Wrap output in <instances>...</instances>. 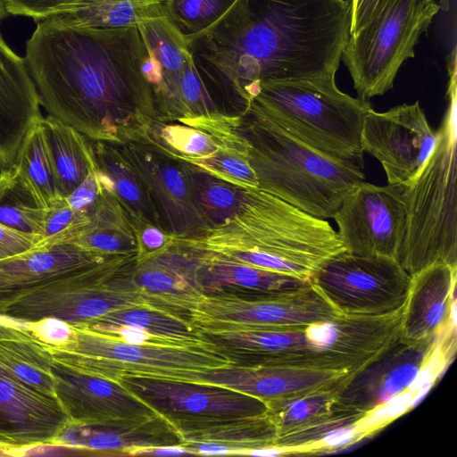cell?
I'll return each instance as SVG.
<instances>
[{
  "mask_svg": "<svg viewBox=\"0 0 457 457\" xmlns=\"http://www.w3.org/2000/svg\"><path fill=\"white\" fill-rule=\"evenodd\" d=\"M25 61L39 103L94 140L154 111L156 66L137 27L79 28L37 22Z\"/></svg>",
  "mask_w": 457,
  "mask_h": 457,
  "instance_id": "obj_1",
  "label": "cell"
},
{
  "mask_svg": "<svg viewBox=\"0 0 457 457\" xmlns=\"http://www.w3.org/2000/svg\"><path fill=\"white\" fill-rule=\"evenodd\" d=\"M349 35V0H237L187 44L201 78L247 104L262 83L336 74Z\"/></svg>",
  "mask_w": 457,
  "mask_h": 457,
  "instance_id": "obj_2",
  "label": "cell"
},
{
  "mask_svg": "<svg viewBox=\"0 0 457 457\" xmlns=\"http://www.w3.org/2000/svg\"><path fill=\"white\" fill-rule=\"evenodd\" d=\"M403 307L389 315L336 319L274 328L198 329L231 365L277 366L356 374L401 338Z\"/></svg>",
  "mask_w": 457,
  "mask_h": 457,
  "instance_id": "obj_3",
  "label": "cell"
},
{
  "mask_svg": "<svg viewBox=\"0 0 457 457\" xmlns=\"http://www.w3.org/2000/svg\"><path fill=\"white\" fill-rule=\"evenodd\" d=\"M174 245L192 250H251L266 259L270 270L311 280L324 262L345 251L336 230L259 187L243 188L239 212L228 221Z\"/></svg>",
  "mask_w": 457,
  "mask_h": 457,
  "instance_id": "obj_4",
  "label": "cell"
},
{
  "mask_svg": "<svg viewBox=\"0 0 457 457\" xmlns=\"http://www.w3.org/2000/svg\"><path fill=\"white\" fill-rule=\"evenodd\" d=\"M245 129L258 187L320 219L332 218L344 198L365 180L362 166L327 156L251 107Z\"/></svg>",
  "mask_w": 457,
  "mask_h": 457,
  "instance_id": "obj_5",
  "label": "cell"
},
{
  "mask_svg": "<svg viewBox=\"0 0 457 457\" xmlns=\"http://www.w3.org/2000/svg\"><path fill=\"white\" fill-rule=\"evenodd\" d=\"M335 78L264 82L248 106L321 154L364 167L361 135L372 106L341 91Z\"/></svg>",
  "mask_w": 457,
  "mask_h": 457,
  "instance_id": "obj_6",
  "label": "cell"
},
{
  "mask_svg": "<svg viewBox=\"0 0 457 457\" xmlns=\"http://www.w3.org/2000/svg\"><path fill=\"white\" fill-rule=\"evenodd\" d=\"M448 96L434 150L414 183L403 187L406 228L398 262L411 276L437 262L457 265L456 86Z\"/></svg>",
  "mask_w": 457,
  "mask_h": 457,
  "instance_id": "obj_7",
  "label": "cell"
},
{
  "mask_svg": "<svg viewBox=\"0 0 457 457\" xmlns=\"http://www.w3.org/2000/svg\"><path fill=\"white\" fill-rule=\"evenodd\" d=\"M46 345L54 361L116 382L123 375L187 381L192 372L230 364L204 344L130 343L85 326L71 325L62 345Z\"/></svg>",
  "mask_w": 457,
  "mask_h": 457,
  "instance_id": "obj_8",
  "label": "cell"
},
{
  "mask_svg": "<svg viewBox=\"0 0 457 457\" xmlns=\"http://www.w3.org/2000/svg\"><path fill=\"white\" fill-rule=\"evenodd\" d=\"M136 262L137 254L117 255L56 277L11 304L1 317L29 325L56 319L76 326L121 308L149 305L122 277Z\"/></svg>",
  "mask_w": 457,
  "mask_h": 457,
  "instance_id": "obj_9",
  "label": "cell"
},
{
  "mask_svg": "<svg viewBox=\"0 0 457 457\" xmlns=\"http://www.w3.org/2000/svg\"><path fill=\"white\" fill-rule=\"evenodd\" d=\"M436 0H387L358 31L349 35L341 60L358 96L368 100L394 87L402 64L439 11Z\"/></svg>",
  "mask_w": 457,
  "mask_h": 457,
  "instance_id": "obj_10",
  "label": "cell"
},
{
  "mask_svg": "<svg viewBox=\"0 0 457 457\" xmlns=\"http://www.w3.org/2000/svg\"><path fill=\"white\" fill-rule=\"evenodd\" d=\"M312 282L343 315L380 317L404 306L411 275L395 259L344 251L327 260Z\"/></svg>",
  "mask_w": 457,
  "mask_h": 457,
  "instance_id": "obj_11",
  "label": "cell"
},
{
  "mask_svg": "<svg viewBox=\"0 0 457 457\" xmlns=\"http://www.w3.org/2000/svg\"><path fill=\"white\" fill-rule=\"evenodd\" d=\"M342 315L311 282L282 293L204 295L188 319L198 329L274 328L309 325Z\"/></svg>",
  "mask_w": 457,
  "mask_h": 457,
  "instance_id": "obj_12",
  "label": "cell"
},
{
  "mask_svg": "<svg viewBox=\"0 0 457 457\" xmlns=\"http://www.w3.org/2000/svg\"><path fill=\"white\" fill-rule=\"evenodd\" d=\"M118 382L180 431L268 411L256 397L213 384L153 376L123 375Z\"/></svg>",
  "mask_w": 457,
  "mask_h": 457,
  "instance_id": "obj_13",
  "label": "cell"
},
{
  "mask_svg": "<svg viewBox=\"0 0 457 457\" xmlns=\"http://www.w3.org/2000/svg\"><path fill=\"white\" fill-rule=\"evenodd\" d=\"M332 218L345 251L398 262L406 228L403 186L364 180L344 198Z\"/></svg>",
  "mask_w": 457,
  "mask_h": 457,
  "instance_id": "obj_14",
  "label": "cell"
},
{
  "mask_svg": "<svg viewBox=\"0 0 457 457\" xmlns=\"http://www.w3.org/2000/svg\"><path fill=\"white\" fill-rule=\"evenodd\" d=\"M431 129L419 102L403 104L383 112L371 108L365 114L361 149L376 158L386 175L387 184L411 186L418 179L436 145Z\"/></svg>",
  "mask_w": 457,
  "mask_h": 457,
  "instance_id": "obj_15",
  "label": "cell"
},
{
  "mask_svg": "<svg viewBox=\"0 0 457 457\" xmlns=\"http://www.w3.org/2000/svg\"><path fill=\"white\" fill-rule=\"evenodd\" d=\"M71 424L58 400L44 395L0 366V452L55 446Z\"/></svg>",
  "mask_w": 457,
  "mask_h": 457,
  "instance_id": "obj_16",
  "label": "cell"
},
{
  "mask_svg": "<svg viewBox=\"0 0 457 457\" xmlns=\"http://www.w3.org/2000/svg\"><path fill=\"white\" fill-rule=\"evenodd\" d=\"M55 397L73 425L144 420L157 414L119 382L75 370L53 359Z\"/></svg>",
  "mask_w": 457,
  "mask_h": 457,
  "instance_id": "obj_17",
  "label": "cell"
},
{
  "mask_svg": "<svg viewBox=\"0 0 457 457\" xmlns=\"http://www.w3.org/2000/svg\"><path fill=\"white\" fill-rule=\"evenodd\" d=\"M439 336L420 341L400 338L347 381L336 404L369 413L401 394L432 357Z\"/></svg>",
  "mask_w": 457,
  "mask_h": 457,
  "instance_id": "obj_18",
  "label": "cell"
},
{
  "mask_svg": "<svg viewBox=\"0 0 457 457\" xmlns=\"http://www.w3.org/2000/svg\"><path fill=\"white\" fill-rule=\"evenodd\" d=\"M353 375L335 370L229 364L192 372L187 381L218 385L267 403L318 390L342 389Z\"/></svg>",
  "mask_w": 457,
  "mask_h": 457,
  "instance_id": "obj_19",
  "label": "cell"
},
{
  "mask_svg": "<svg viewBox=\"0 0 457 457\" xmlns=\"http://www.w3.org/2000/svg\"><path fill=\"white\" fill-rule=\"evenodd\" d=\"M198 264L193 253L170 245L136 262L124 277L150 306L188 319L190 311L204 295L197 279Z\"/></svg>",
  "mask_w": 457,
  "mask_h": 457,
  "instance_id": "obj_20",
  "label": "cell"
},
{
  "mask_svg": "<svg viewBox=\"0 0 457 457\" xmlns=\"http://www.w3.org/2000/svg\"><path fill=\"white\" fill-rule=\"evenodd\" d=\"M39 96L25 58L0 34V170L12 168L31 128L42 118Z\"/></svg>",
  "mask_w": 457,
  "mask_h": 457,
  "instance_id": "obj_21",
  "label": "cell"
},
{
  "mask_svg": "<svg viewBox=\"0 0 457 457\" xmlns=\"http://www.w3.org/2000/svg\"><path fill=\"white\" fill-rule=\"evenodd\" d=\"M457 265L432 263L411 276L403 306L401 339L438 337L455 321Z\"/></svg>",
  "mask_w": 457,
  "mask_h": 457,
  "instance_id": "obj_22",
  "label": "cell"
},
{
  "mask_svg": "<svg viewBox=\"0 0 457 457\" xmlns=\"http://www.w3.org/2000/svg\"><path fill=\"white\" fill-rule=\"evenodd\" d=\"M105 255L62 243L0 260V316L19 299L70 271L103 262Z\"/></svg>",
  "mask_w": 457,
  "mask_h": 457,
  "instance_id": "obj_23",
  "label": "cell"
},
{
  "mask_svg": "<svg viewBox=\"0 0 457 457\" xmlns=\"http://www.w3.org/2000/svg\"><path fill=\"white\" fill-rule=\"evenodd\" d=\"M178 430L156 415L144 420H122L96 425L70 424L54 447L93 452L104 455H129L153 446L182 445Z\"/></svg>",
  "mask_w": 457,
  "mask_h": 457,
  "instance_id": "obj_24",
  "label": "cell"
},
{
  "mask_svg": "<svg viewBox=\"0 0 457 457\" xmlns=\"http://www.w3.org/2000/svg\"><path fill=\"white\" fill-rule=\"evenodd\" d=\"M186 250L192 252L199 262L197 279L204 295L220 292L282 293L300 289L312 282L281 272L219 260L202 252Z\"/></svg>",
  "mask_w": 457,
  "mask_h": 457,
  "instance_id": "obj_25",
  "label": "cell"
},
{
  "mask_svg": "<svg viewBox=\"0 0 457 457\" xmlns=\"http://www.w3.org/2000/svg\"><path fill=\"white\" fill-rule=\"evenodd\" d=\"M137 169L159 197L176 237L201 235L207 224L197 211L186 175L170 163L154 161L152 156H135Z\"/></svg>",
  "mask_w": 457,
  "mask_h": 457,
  "instance_id": "obj_26",
  "label": "cell"
},
{
  "mask_svg": "<svg viewBox=\"0 0 457 457\" xmlns=\"http://www.w3.org/2000/svg\"><path fill=\"white\" fill-rule=\"evenodd\" d=\"M168 0H77L46 18L79 28L137 27L144 21L166 17Z\"/></svg>",
  "mask_w": 457,
  "mask_h": 457,
  "instance_id": "obj_27",
  "label": "cell"
},
{
  "mask_svg": "<svg viewBox=\"0 0 457 457\" xmlns=\"http://www.w3.org/2000/svg\"><path fill=\"white\" fill-rule=\"evenodd\" d=\"M59 195L67 197L95 167L91 145L80 132L60 120L41 118Z\"/></svg>",
  "mask_w": 457,
  "mask_h": 457,
  "instance_id": "obj_28",
  "label": "cell"
},
{
  "mask_svg": "<svg viewBox=\"0 0 457 457\" xmlns=\"http://www.w3.org/2000/svg\"><path fill=\"white\" fill-rule=\"evenodd\" d=\"M137 29L156 66L158 84L154 94L162 102L174 90L185 64L192 57L188 44L167 17L144 21Z\"/></svg>",
  "mask_w": 457,
  "mask_h": 457,
  "instance_id": "obj_29",
  "label": "cell"
},
{
  "mask_svg": "<svg viewBox=\"0 0 457 457\" xmlns=\"http://www.w3.org/2000/svg\"><path fill=\"white\" fill-rule=\"evenodd\" d=\"M91 328L126 327L172 345L203 344L189 319L149 305L121 308L84 325Z\"/></svg>",
  "mask_w": 457,
  "mask_h": 457,
  "instance_id": "obj_30",
  "label": "cell"
},
{
  "mask_svg": "<svg viewBox=\"0 0 457 457\" xmlns=\"http://www.w3.org/2000/svg\"><path fill=\"white\" fill-rule=\"evenodd\" d=\"M179 435L184 443H217L235 450L236 455H245L253 449L273 446L277 428L266 412L194 427Z\"/></svg>",
  "mask_w": 457,
  "mask_h": 457,
  "instance_id": "obj_31",
  "label": "cell"
},
{
  "mask_svg": "<svg viewBox=\"0 0 457 457\" xmlns=\"http://www.w3.org/2000/svg\"><path fill=\"white\" fill-rule=\"evenodd\" d=\"M11 169L43 208L61 197L41 119L24 137Z\"/></svg>",
  "mask_w": 457,
  "mask_h": 457,
  "instance_id": "obj_32",
  "label": "cell"
},
{
  "mask_svg": "<svg viewBox=\"0 0 457 457\" xmlns=\"http://www.w3.org/2000/svg\"><path fill=\"white\" fill-rule=\"evenodd\" d=\"M52 361L46 343L38 338L0 340V366L33 389L55 397Z\"/></svg>",
  "mask_w": 457,
  "mask_h": 457,
  "instance_id": "obj_33",
  "label": "cell"
},
{
  "mask_svg": "<svg viewBox=\"0 0 457 457\" xmlns=\"http://www.w3.org/2000/svg\"><path fill=\"white\" fill-rule=\"evenodd\" d=\"M185 175L193 202L206 224L209 220L212 226L220 225L239 212L243 202V188L204 171L195 172L186 169Z\"/></svg>",
  "mask_w": 457,
  "mask_h": 457,
  "instance_id": "obj_34",
  "label": "cell"
},
{
  "mask_svg": "<svg viewBox=\"0 0 457 457\" xmlns=\"http://www.w3.org/2000/svg\"><path fill=\"white\" fill-rule=\"evenodd\" d=\"M341 389H324L267 403L277 436L303 428L330 415Z\"/></svg>",
  "mask_w": 457,
  "mask_h": 457,
  "instance_id": "obj_35",
  "label": "cell"
},
{
  "mask_svg": "<svg viewBox=\"0 0 457 457\" xmlns=\"http://www.w3.org/2000/svg\"><path fill=\"white\" fill-rule=\"evenodd\" d=\"M46 212L12 170L9 179L0 187V223L41 237Z\"/></svg>",
  "mask_w": 457,
  "mask_h": 457,
  "instance_id": "obj_36",
  "label": "cell"
},
{
  "mask_svg": "<svg viewBox=\"0 0 457 457\" xmlns=\"http://www.w3.org/2000/svg\"><path fill=\"white\" fill-rule=\"evenodd\" d=\"M237 0H168L166 17L187 42L204 33Z\"/></svg>",
  "mask_w": 457,
  "mask_h": 457,
  "instance_id": "obj_37",
  "label": "cell"
},
{
  "mask_svg": "<svg viewBox=\"0 0 457 457\" xmlns=\"http://www.w3.org/2000/svg\"><path fill=\"white\" fill-rule=\"evenodd\" d=\"M96 141L91 145L96 169L110 179L112 186L110 194L115 190L126 206L135 212L137 218L144 217L146 201L137 178L126 163L114 159L112 149L104 141Z\"/></svg>",
  "mask_w": 457,
  "mask_h": 457,
  "instance_id": "obj_38",
  "label": "cell"
},
{
  "mask_svg": "<svg viewBox=\"0 0 457 457\" xmlns=\"http://www.w3.org/2000/svg\"><path fill=\"white\" fill-rule=\"evenodd\" d=\"M212 177L233 186L258 187L256 174L248 160L247 144L245 146H221L208 157L187 160Z\"/></svg>",
  "mask_w": 457,
  "mask_h": 457,
  "instance_id": "obj_39",
  "label": "cell"
},
{
  "mask_svg": "<svg viewBox=\"0 0 457 457\" xmlns=\"http://www.w3.org/2000/svg\"><path fill=\"white\" fill-rule=\"evenodd\" d=\"M185 114H212L213 102L191 57L185 64L172 93L162 103Z\"/></svg>",
  "mask_w": 457,
  "mask_h": 457,
  "instance_id": "obj_40",
  "label": "cell"
},
{
  "mask_svg": "<svg viewBox=\"0 0 457 457\" xmlns=\"http://www.w3.org/2000/svg\"><path fill=\"white\" fill-rule=\"evenodd\" d=\"M87 220L88 217L73 211L64 197L58 198L47 209L37 247L66 243Z\"/></svg>",
  "mask_w": 457,
  "mask_h": 457,
  "instance_id": "obj_41",
  "label": "cell"
},
{
  "mask_svg": "<svg viewBox=\"0 0 457 457\" xmlns=\"http://www.w3.org/2000/svg\"><path fill=\"white\" fill-rule=\"evenodd\" d=\"M161 137L185 160L208 157L221 147L205 132L180 125L165 126Z\"/></svg>",
  "mask_w": 457,
  "mask_h": 457,
  "instance_id": "obj_42",
  "label": "cell"
},
{
  "mask_svg": "<svg viewBox=\"0 0 457 457\" xmlns=\"http://www.w3.org/2000/svg\"><path fill=\"white\" fill-rule=\"evenodd\" d=\"M101 194L102 189L95 165L85 179L65 199L73 211L89 217L96 209Z\"/></svg>",
  "mask_w": 457,
  "mask_h": 457,
  "instance_id": "obj_43",
  "label": "cell"
},
{
  "mask_svg": "<svg viewBox=\"0 0 457 457\" xmlns=\"http://www.w3.org/2000/svg\"><path fill=\"white\" fill-rule=\"evenodd\" d=\"M77 0H4L6 12L14 16L45 20Z\"/></svg>",
  "mask_w": 457,
  "mask_h": 457,
  "instance_id": "obj_44",
  "label": "cell"
},
{
  "mask_svg": "<svg viewBox=\"0 0 457 457\" xmlns=\"http://www.w3.org/2000/svg\"><path fill=\"white\" fill-rule=\"evenodd\" d=\"M41 237L27 234L0 223V260L10 258L37 247Z\"/></svg>",
  "mask_w": 457,
  "mask_h": 457,
  "instance_id": "obj_45",
  "label": "cell"
},
{
  "mask_svg": "<svg viewBox=\"0 0 457 457\" xmlns=\"http://www.w3.org/2000/svg\"><path fill=\"white\" fill-rule=\"evenodd\" d=\"M387 0H349L350 34L358 31L369 22Z\"/></svg>",
  "mask_w": 457,
  "mask_h": 457,
  "instance_id": "obj_46",
  "label": "cell"
},
{
  "mask_svg": "<svg viewBox=\"0 0 457 457\" xmlns=\"http://www.w3.org/2000/svg\"><path fill=\"white\" fill-rule=\"evenodd\" d=\"M14 338H37L34 325L17 322L0 316V340Z\"/></svg>",
  "mask_w": 457,
  "mask_h": 457,
  "instance_id": "obj_47",
  "label": "cell"
},
{
  "mask_svg": "<svg viewBox=\"0 0 457 457\" xmlns=\"http://www.w3.org/2000/svg\"><path fill=\"white\" fill-rule=\"evenodd\" d=\"M198 455L193 448L182 445L145 447L132 451L129 456H182Z\"/></svg>",
  "mask_w": 457,
  "mask_h": 457,
  "instance_id": "obj_48",
  "label": "cell"
},
{
  "mask_svg": "<svg viewBox=\"0 0 457 457\" xmlns=\"http://www.w3.org/2000/svg\"><path fill=\"white\" fill-rule=\"evenodd\" d=\"M182 446L193 448L198 455H236V451L212 442H187Z\"/></svg>",
  "mask_w": 457,
  "mask_h": 457,
  "instance_id": "obj_49",
  "label": "cell"
},
{
  "mask_svg": "<svg viewBox=\"0 0 457 457\" xmlns=\"http://www.w3.org/2000/svg\"><path fill=\"white\" fill-rule=\"evenodd\" d=\"M12 170H0V187L3 186L11 177Z\"/></svg>",
  "mask_w": 457,
  "mask_h": 457,
  "instance_id": "obj_50",
  "label": "cell"
},
{
  "mask_svg": "<svg viewBox=\"0 0 457 457\" xmlns=\"http://www.w3.org/2000/svg\"><path fill=\"white\" fill-rule=\"evenodd\" d=\"M7 15L4 0H0V21Z\"/></svg>",
  "mask_w": 457,
  "mask_h": 457,
  "instance_id": "obj_51",
  "label": "cell"
},
{
  "mask_svg": "<svg viewBox=\"0 0 457 457\" xmlns=\"http://www.w3.org/2000/svg\"><path fill=\"white\" fill-rule=\"evenodd\" d=\"M451 0H439V8L443 11H448L450 9Z\"/></svg>",
  "mask_w": 457,
  "mask_h": 457,
  "instance_id": "obj_52",
  "label": "cell"
}]
</instances>
